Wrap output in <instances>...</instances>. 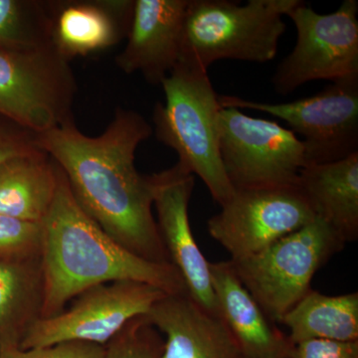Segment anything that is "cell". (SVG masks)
Instances as JSON below:
<instances>
[{
    "label": "cell",
    "mask_w": 358,
    "mask_h": 358,
    "mask_svg": "<svg viewBox=\"0 0 358 358\" xmlns=\"http://www.w3.org/2000/svg\"><path fill=\"white\" fill-rule=\"evenodd\" d=\"M357 15V0H345L329 14L315 13L303 1L292 9L287 17L296 26V41L271 80L275 93L287 96L317 80L358 78Z\"/></svg>",
    "instance_id": "obj_7"
},
{
    "label": "cell",
    "mask_w": 358,
    "mask_h": 358,
    "mask_svg": "<svg viewBox=\"0 0 358 358\" xmlns=\"http://www.w3.org/2000/svg\"><path fill=\"white\" fill-rule=\"evenodd\" d=\"M134 0H63L54 3L52 44L71 61L127 38Z\"/></svg>",
    "instance_id": "obj_16"
},
{
    "label": "cell",
    "mask_w": 358,
    "mask_h": 358,
    "mask_svg": "<svg viewBox=\"0 0 358 358\" xmlns=\"http://www.w3.org/2000/svg\"><path fill=\"white\" fill-rule=\"evenodd\" d=\"M42 224L0 215V261L36 258L41 254Z\"/></svg>",
    "instance_id": "obj_23"
},
{
    "label": "cell",
    "mask_w": 358,
    "mask_h": 358,
    "mask_svg": "<svg viewBox=\"0 0 358 358\" xmlns=\"http://www.w3.org/2000/svg\"><path fill=\"white\" fill-rule=\"evenodd\" d=\"M220 207L207 227L233 261L258 253L315 218L296 185L239 188Z\"/></svg>",
    "instance_id": "obj_11"
},
{
    "label": "cell",
    "mask_w": 358,
    "mask_h": 358,
    "mask_svg": "<svg viewBox=\"0 0 358 358\" xmlns=\"http://www.w3.org/2000/svg\"><path fill=\"white\" fill-rule=\"evenodd\" d=\"M279 324L288 327L294 345L310 339L358 341V293L327 296L310 289Z\"/></svg>",
    "instance_id": "obj_20"
},
{
    "label": "cell",
    "mask_w": 358,
    "mask_h": 358,
    "mask_svg": "<svg viewBox=\"0 0 358 358\" xmlns=\"http://www.w3.org/2000/svg\"><path fill=\"white\" fill-rule=\"evenodd\" d=\"M315 217L345 244L358 238V152L336 162L310 164L296 182Z\"/></svg>",
    "instance_id": "obj_17"
},
{
    "label": "cell",
    "mask_w": 358,
    "mask_h": 358,
    "mask_svg": "<svg viewBox=\"0 0 358 358\" xmlns=\"http://www.w3.org/2000/svg\"><path fill=\"white\" fill-rule=\"evenodd\" d=\"M0 358H105V346L68 341L30 350L4 348L0 350Z\"/></svg>",
    "instance_id": "obj_24"
},
{
    "label": "cell",
    "mask_w": 358,
    "mask_h": 358,
    "mask_svg": "<svg viewBox=\"0 0 358 358\" xmlns=\"http://www.w3.org/2000/svg\"><path fill=\"white\" fill-rule=\"evenodd\" d=\"M164 343L147 317H138L105 346V358H162Z\"/></svg>",
    "instance_id": "obj_22"
},
{
    "label": "cell",
    "mask_w": 358,
    "mask_h": 358,
    "mask_svg": "<svg viewBox=\"0 0 358 358\" xmlns=\"http://www.w3.org/2000/svg\"><path fill=\"white\" fill-rule=\"evenodd\" d=\"M152 134L143 115L117 108L100 136H86L73 122L38 134V143L78 204L110 237L147 260L171 263L152 213V179L134 164L138 145Z\"/></svg>",
    "instance_id": "obj_1"
},
{
    "label": "cell",
    "mask_w": 358,
    "mask_h": 358,
    "mask_svg": "<svg viewBox=\"0 0 358 358\" xmlns=\"http://www.w3.org/2000/svg\"><path fill=\"white\" fill-rule=\"evenodd\" d=\"M145 317L166 336L162 358H244L223 320L186 293L166 294Z\"/></svg>",
    "instance_id": "obj_15"
},
{
    "label": "cell",
    "mask_w": 358,
    "mask_h": 358,
    "mask_svg": "<svg viewBox=\"0 0 358 358\" xmlns=\"http://www.w3.org/2000/svg\"><path fill=\"white\" fill-rule=\"evenodd\" d=\"M301 0H189L179 62L208 69L220 60L267 63L277 56L284 16Z\"/></svg>",
    "instance_id": "obj_4"
},
{
    "label": "cell",
    "mask_w": 358,
    "mask_h": 358,
    "mask_svg": "<svg viewBox=\"0 0 358 358\" xmlns=\"http://www.w3.org/2000/svg\"><path fill=\"white\" fill-rule=\"evenodd\" d=\"M54 3L45 0H0V50L51 45Z\"/></svg>",
    "instance_id": "obj_21"
},
{
    "label": "cell",
    "mask_w": 358,
    "mask_h": 358,
    "mask_svg": "<svg viewBox=\"0 0 358 358\" xmlns=\"http://www.w3.org/2000/svg\"><path fill=\"white\" fill-rule=\"evenodd\" d=\"M157 225L169 262L185 282L186 294L207 313L219 317L212 288L210 263L193 236L190 226V199L195 178L178 162L171 169L150 174Z\"/></svg>",
    "instance_id": "obj_12"
},
{
    "label": "cell",
    "mask_w": 358,
    "mask_h": 358,
    "mask_svg": "<svg viewBox=\"0 0 358 358\" xmlns=\"http://www.w3.org/2000/svg\"><path fill=\"white\" fill-rule=\"evenodd\" d=\"M189 0H134L127 43L115 57L126 73L159 86L178 64Z\"/></svg>",
    "instance_id": "obj_13"
},
{
    "label": "cell",
    "mask_w": 358,
    "mask_h": 358,
    "mask_svg": "<svg viewBox=\"0 0 358 358\" xmlns=\"http://www.w3.org/2000/svg\"><path fill=\"white\" fill-rule=\"evenodd\" d=\"M38 134L0 115V166L6 160L42 152Z\"/></svg>",
    "instance_id": "obj_25"
},
{
    "label": "cell",
    "mask_w": 358,
    "mask_h": 358,
    "mask_svg": "<svg viewBox=\"0 0 358 358\" xmlns=\"http://www.w3.org/2000/svg\"><path fill=\"white\" fill-rule=\"evenodd\" d=\"M209 268L219 317L236 341L243 357L294 358L296 345L245 288L232 262L210 263Z\"/></svg>",
    "instance_id": "obj_14"
},
{
    "label": "cell",
    "mask_w": 358,
    "mask_h": 358,
    "mask_svg": "<svg viewBox=\"0 0 358 358\" xmlns=\"http://www.w3.org/2000/svg\"><path fill=\"white\" fill-rule=\"evenodd\" d=\"M221 108L258 110L279 117L300 134L307 166L329 164L358 152V78L334 82L293 102L268 103L218 96Z\"/></svg>",
    "instance_id": "obj_9"
},
{
    "label": "cell",
    "mask_w": 358,
    "mask_h": 358,
    "mask_svg": "<svg viewBox=\"0 0 358 358\" xmlns=\"http://www.w3.org/2000/svg\"><path fill=\"white\" fill-rule=\"evenodd\" d=\"M166 102L152 114L157 140L173 148L178 164L199 176L219 205L234 192L219 152L218 117L221 106L207 71L178 62L162 83Z\"/></svg>",
    "instance_id": "obj_3"
},
{
    "label": "cell",
    "mask_w": 358,
    "mask_h": 358,
    "mask_svg": "<svg viewBox=\"0 0 358 358\" xmlns=\"http://www.w3.org/2000/svg\"><path fill=\"white\" fill-rule=\"evenodd\" d=\"M41 224V319L59 315L72 299L108 282H145L169 294L186 293L173 264L136 255L90 217L73 196L60 167L55 199Z\"/></svg>",
    "instance_id": "obj_2"
},
{
    "label": "cell",
    "mask_w": 358,
    "mask_h": 358,
    "mask_svg": "<svg viewBox=\"0 0 358 358\" xmlns=\"http://www.w3.org/2000/svg\"><path fill=\"white\" fill-rule=\"evenodd\" d=\"M169 294L152 285L117 281L83 292L67 310L35 322L21 341V350L68 341L106 346L131 320L145 317Z\"/></svg>",
    "instance_id": "obj_10"
},
{
    "label": "cell",
    "mask_w": 358,
    "mask_h": 358,
    "mask_svg": "<svg viewBox=\"0 0 358 358\" xmlns=\"http://www.w3.org/2000/svg\"><path fill=\"white\" fill-rule=\"evenodd\" d=\"M59 166L44 150L0 166V215L41 223L57 192Z\"/></svg>",
    "instance_id": "obj_18"
},
{
    "label": "cell",
    "mask_w": 358,
    "mask_h": 358,
    "mask_svg": "<svg viewBox=\"0 0 358 358\" xmlns=\"http://www.w3.org/2000/svg\"><path fill=\"white\" fill-rule=\"evenodd\" d=\"M294 358H358V341L310 339L296 345Z\"/></svg>",
    "instance_id": "obj_26"
},
{
    "label": "cell",
    "mask_w": 358,
    "mask_h": 358,
    "mask_svg": "<svg viewBox=\"0 0 358 358\" xmlns=\"http://www.w3.org/2000/svg\"><path fill=\"white\" fill-rule=\"evenodd\" d=\"M44 280L41 258L0 261V350L20 348L41 319Z\"/></svg>",
    "instance_id": "obj_19"
},
{
    "label": "cell",
    "mask_w": 358,
    "mask_h": 358,
    "mask_svg": "<svg viewBox=\"0 0 358 358\" xmlns=\"http://www.w3.org/2000/svg\"><path fill=\"white\" fill-rule=\"evenodd\" d=\"M218 141L223 169L234 189L296 185L307 166L303 143L291 129L236 108H221Z\"/></svg>",
    "instance_id": "obj_8"
},
{
    "label": "cell",
    "mask_w": 358,
    "mask_h": 358,
    "mask_svg": "<svg viewBox=\"0 0 358 358\" xmlns=\"http://www.w3.org/2000/svg\"><path fill=\"white\" fill-rule=\"evenodd\" d=\"M345 245L329 226L315 217L258 253L230 261L268 319L279 324L312 289L315 273Z\"/></svg>",
    "instance_id": "obj_5"
},
{
    "label": "cell",
    "mask_w": 358,
    "mask_h": 358,
    "mask_svg": "<svg viewBox=\"0 0 358 358\" xmlns=\"http://www.w3.org/2000/svg\"><path fill=\"white\" fill-rule=\"evenodd\" d=\"M77 82L53 44L0 50V115L36 134L74 122Z\"/></svg>",
    "instance_id": "obj_6"
}]
</instances>
